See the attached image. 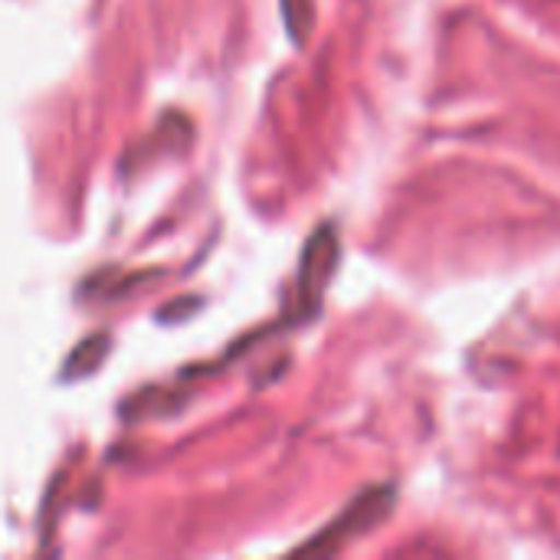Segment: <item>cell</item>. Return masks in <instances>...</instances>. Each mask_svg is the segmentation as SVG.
Masks as SVG:
<instances>
[{
	"label": "cell",
	"instance_id": "1",
	"mask_svg": "<svg viewBox=\"0 0 560 560\" xmlns=\"http://www.w3.org/2000/svg\"><path fill=\"white\" fill-rule=\"evenodd\" d=\"M338 256H341V243H338V230L331 223L318 226L305 249H302V262H299V279H295V305H299V318H312L322 308V299L335 279L338 269Z\"/></svg>",
	"mask_w": 560,
	"mask_h": 560
},
{
	"label": "cell",
	"instance_id": "2",
	"mask_svg": "<svg viewBox=\"0 0 560 560\" xmlns=\"http://www.w3.org/2000/svg\"><path fill=\"white\" fill-rule=\"evenodd\" d=\"M390 509H394V489H371V492H364L358 502H351V505L338 515L335 525H328L325 532H318V535H315L305 548H299V551H305V555H331V551L345 548L351 538L371 532L381 518H387Z\"/></svg>",
	"mask_w": 560,
	"mask_h": 560
},
{
	"label": "cell",
	"instance_id": "3",
	"mask_svg": "<svg viewBox=\"0 0 560 560\" xmlns=\"http://www.w3.org/2000/svg\"><path fill=\"white\" fill-rule=\"evenodd\" d=\"M285 30L295 46H305L315 30V0H282Z\"/></svg>",
	"mask_w": 560,
	"mask_h": 560
},
{
	"label": "cell",
	"instance_id": "4",
	"mask_svg": "<svg viewBox=\"0 0 560 560\" xmlns=\"http://www.w3.org/2000/svg\"><path fill=\"white\" fill-rule=\"evenodd\" d=\"M105 348H108V341H105L102 335H95V338H89L85 345H79L75 354H72L69 364H66V377H75V371H79V377H82V374H92V371L102 364Z\"/></svg>",
	"mask_w": 560,
	"mask_h": 560
}]
</instances>
